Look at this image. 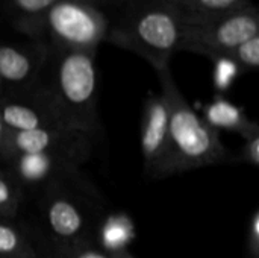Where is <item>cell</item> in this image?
I'll list each match as a JSON object with an SVG mask.
<instances>
[{
  "label": "cell",
  "mask_w": 259,
  "mask_h": 258,
  "mask_svg": "<svg viewBox=\"0 0 259 258\" xmlns=\"http://www.w3.org/2000/svg\"><path fill=\"white\" fill-rule=\"evenodd\" d=\"M246 254L247 258H259V211L255 210L247 227L246 237Z\"/></svg>",
  "instance_id": "44dd1931"
},
{
  "label": "cell",
  "mask_w": 259,
  "mask_h": 258,
  "mask_svg": "<svg viewBox=\"0 0 259 258\" xmlns=\"http://www.w3.org/2000/svg\"><path fill=\"white\" fill-rule=\"evenodd\" d=\"M226 56H229L237 64L241 75L256 70L259 67V35L243 41Z\"/></svg>",
  "instance_id": "ac0fdd59"
},
{
  "label": "cell",
  "mask_w": 259,
  "mask_h": 258,
  "mask_svg": "<svg viewBox=\"0 0 259 258\" xmlns=\"http://www.w3.org/2000/svg\"><path fill=\"white\" fill-rule=\"evenodd\" d=\"M240 160L253 167L259 166V132L244 138V144L240 154Z\"/></svg>",
  "instance_id": "7402d4cb"
},
{
  "label": "cell",
  "mask_w": 259,
  "mask_h": 258,
  "mask_svg": "<svg viewBox=\"0 0 259 258\" xmlns=\"http://www.w3.org/2000/svg\"><path fill=\"white\" fill-rule=\"evenodd\" d=\"M3 96V90H2V85H0V97Z\"/></svg>",
  "instance_id": "4316f807"
},
{
  "label": "cell",
  "mask_w": 259,
  "mask_h": 258,
  "mask_svg": "<svg viewBox=\"0 0 259 258\" xmlns=\"http://www.w3.org/2000/svg\"><path fill=\"white\" fill-rule=\"evenodd\" d=\"M203 120L215 131L225 129L238 132L243 138L259 132L258 123L250 120L240 106L223 96H217L211 103L205 106Z\"/></svg>",
  "instance_id": "4fadbf2b"
},
{
  "label": "cell",
  "mask_w": 259,
  "mask_h": 258,
  "mask_svg": "<svg viewBox=\"0 0 259 258\" xmlns=\"http://www.w3.org/2000/svg\"><path fill=\"white\" fill-rule=\"evenodd\" d=\"M58 0H0L6 21L29 40L39 41L47 12Z\"/></svg>",
  "instance_id": "7c38bea8"
},
{
  "label": "cell",
  "mask_w": 259,
  "mask_h": 258,
  "mask_svg": "<svg viewBox=\"0 0 259 258\" xmlns=\"http://www.w3.org/2000/svg\"><path fill=\"white\" fill-rule=\"evenodd\" d=\"M47 258H114L102 251L96 242L77 243L71 246H46Z\"/></svg>",
  "instance_id": "d6986e66"
},
{
  "label": "cell",
  "mask_w": 259,
  "mask_h": 258,
  "mask_svg": "<svg viewBox=\"0 0 259 258\" xmlns=\"http://www.w3.org/2000/svg\"><path fill=\"white\" fill-rule=\"evenodd\" d=\"M124 2H127V0H114V8H115L117 5H120V3H124Z\"/></svg>",
  "instance_id": "484cf974"
},
{
  "label": "cell",
  "mask_w": 259,
  "mask_h": 258,
  "mask_svg": "<svg viewBox=\"0 0 259 258\" xmlns=\"http://www.w3.org/2000/svg\"><path fill=\"white\" fill-rule=\"evenodd\" d=\"M108 27L106 11L80 0H58L44 18L39 41L50 50L97 52Z\"/></svg>",
  "instance_id": "8992f818"
},
{
  "label": "cell",
  "mask_w": 259,
  "mask_h": 258,
  "mask_svg": "<svg viewBox=\"0 0 259 258\" xmlns=\"http://www.w3.org/2000/svg\"><path fill=\"white\" fill-rule=\"evenodd\" d=\"M168 113V144L156 179L228 161V149L219 131L200 117L181 93L170 67L156 71Z\"/></svg>",
  "instance_id": "6da1fadb"
},
{
  "label": "cell",
  "mask_w": 259,
  "mask_h": 258,
  "mask_svg": "<svg viewBox=\"0 0 259 258\" xmlns=\"http://www.w3.org/2000/svg\"><path fill=\"white\" fill-rule=\"evenodd\" d=\"M33 152L68 154L88 161L93 154V135L68 128L36 129V131H23V132L11 131L9 144L5 157L12 154H33Z\"/></svg>",
  "instance_id": "30bf717a"
},
{
  "label": "cell",
  "mask_w": 259,
  "mask_h": 258,
  "mask_svg": "<svg viewBox=\"0 0 259 258\" xmlns=\"http://www.w3.org/2000/svg\"><path fill=\"white\" fill-rule=\"evenodd\" d=\"M179 33L181 11L170 0H127L109 17L105 43L138 55L159 71L170 67Z\"/></svg>",
  "instance_id": "7a4b0ae2"
},
{
  "label": "cell",
  "mask_w": 259,
  "mask_h": 258,
  "mask_svg": "<svg viewBox=\"0 0 259 258\" xmlns=\"http://www.w3.org/2000/svg\"><path fill=\"white\" fill-rule=\"evenodd\" d=\"M259 35V14L252 2L219 14L181 12L178 52H191L209 58L226 56L243 41Z\"/></svg>",
  "instance_id": "5b68a950"
},
{
  "label": "cell",
  "mask_w": 259,
  "mask_h": 258,
  "mask_svg": "<svg viewBox=\"0 0 259 258\" xmlns=\"http://www.w3.org/2000/svg\"><path fill=\"white\" fill-rule=\"evenodd\" d=\"M23 199L24 190L0 166V219L15 220L20 213Z\"/></svg>",
  "instance_id": "2e32d148"
},
{
  "label": "cell",
  "mask_w": 259,
  "mask_h": 258,
  "mask_svg": "<svg viewBox=\"0 0 259 258\" xmlns=\"http://www.w3.org/2000/svg\"><path fill=\"white\" fill-rule=\"evenodd\" d=\"M87 160L58 152L12 154L0 161V166L26 192H41L44 187L80 172Z\"/></svg>",
  "instance_id": "52a82bcc"
},
{
  "label": "cell",
  "mask_w": 259,
  "mask_h": 258,
  "mask_svg": "<svg viewBox=\"0 0 259 258\" xmlns=\"http://www.w3.org/2000/svg\"><path fill=\"white\" fill-rule=\"evenodd\" d=\"M0 258H41L38 248L15 220L0 219Z\"/></svg>",
  "instance_id": "9a60e30c"
},
{
  "label": "cell",
  "mask_w": 259,
  "mask_h": 258,
  "mask_svg": "<svg viewBox=\"0 0 259 258\" xmlns=\"http://www.w3.org/2000/svg\"><path fill=\"white\" fill-rule=\"evenodd\" d=\"M0 119L15 132L67 128L41 79L27 91L2 96Z\"/></svg>",
  "instance_id": "ba28073f"
},
{
  "label": "cell",
  "mask_w": 259,
  "mask_h": 258,
  "mask_svg": "<svg viewBox=\"0 0 259 258\" xmlns=\"http://www.w3.org/2000/svg\"><path fill=\"white\" fill-rule=\"evenodd\" d=\"M185 14H219L247 5L250 0H170Z\"/></svg>",
  "instance_id": "e0dca14e"
},
{
  "label": "cell",
  "mask_w": 259,
  "mask_h": 258,
  "mask_svg": "<svg viewBox=\"0 0 259 258\" xmlns=\"http://www.w3.org/2000/svg\"><path fill=\"white\" fill-rule=\"evenodd\" d=\"M212 62H214V85L219 91H226L232 85V82L241 75V71L229 56L214 58Z\"/></svg>",
  "instance_id": "ffe728a7"
},
{
  "label": "cell",
  "mask_w": 259,
  "mask_h": 258,
  "mask_svg": "<svg viewBox=\"0 0 259 258\" xmlns=\"http://www.w3.org/2000/svg\"><path fill=\"white\" fill-rule=\"evenodd\" d=\"M96 50H50L41 82L70 129L94 135L99 129V71Z\"/></svg>",
  "instance_id": "3957f363"
},
{
  "label": "cell",
  "mask_w": 259,
  "mask_h": 258,
  "mask_svg": "<svg viewBox=\"0 0 259 258\" xmlns=\"http://www.w3.org/2000/svg\"><path fill=\"white\" fill-rule=\"evenodd\" d=\"M134 237V227L126 216L115 214L100 220L96 231L97 246L109 255H117L126 251L129 240Z\"/></svg>",
  "instance_id": "5bb4252c"
},
{
  "label": "cell",
  "mask_w": 259,
  "mask_h": 258,
  "mask_svg": "<svg viewBox=\"0 0 259 258\" xmlns=\"http://www.w3.org/2000/svg\"><path fill=\"white\" fill-rule=\"evenodd\" d=\"M9 137H11V129L0 119V160L6 154V149H8V144H9Z\"/></svg>",
  "instance_id": "603a6c76"
},
{
  "label": "cell",
  "mask_w": 259,
  "mask_h": 258,
  "mask_svg": "<svg viewBox=\"0 0 259 258\" xmlns=\"http://www.w3.org/2000/svg\"><path fill=\"white\" fill-rule=\"evenodd\" d=\"M39 216L46 246H71L96 242L102 220V199L80 172L39 192Z\"/></svg>",
  "instance_id": "277c9868"
},
{
  "label": "cell",
  "mask_w": 259,
  "mask_h": 258,
  "mask_svg": "<svg viewBox=\"0 0 259 258\" xmlns=\"http://www.w3.org/2000/svg\"><path fill=\"white\" fill-rule=\"evenodd\" d=\"M49 47L35 40L0 43V85L3 96L33 88L46 68Z\"/></svg>",
  "instance_id": "9c48e42d"
},
{
  "label": "cell",
  "mask_w": 259,
  "mask_h": 258,
  "mask_svg": "<svg viewBox=\"0 0 259 258\" xmlns=\"http://www.w3.org/2000/svg\"><path fill=\"white\" fill-rule=\"evenodd\" d=\"M140 143L144 172L156 179L164 164L168 144V113L159 93L152 91L144 100Z\"/></svg>",
  "instance_id": "8fae6325"
},
{
  "label": "cell",
  "mask_w": 259,
  "mask_h": 258,
  "mask_svg": "<svg viewBox=\"0 0 259 258\" xmlns=\"http://www.w3.org/2000/svg\"><path fill=\"white\" fill-rule=\"evenodd\" d=\"M114 258H134L127 251H124V252H120V254H117V255H114Z\"/></svg>",
  "instance_id": "d4e9b609"
},
{
  "label": "cell",
  "mask_w": 259,
  "mask_h": 258,
  "mask_svg": "<svg viewBox=\"0 0 259 258\" xmlns=\"http://www.w3.org/2000/svg\"><path fill=\"white\" fill-rule=\"evenodd\" d=\"M80 2L94 5V6H97V8L103 9V11H105L106 6H114V0H80Z\"/></svg>",
  "instance_id": "cb8c5ba5"
}]
</instances>
